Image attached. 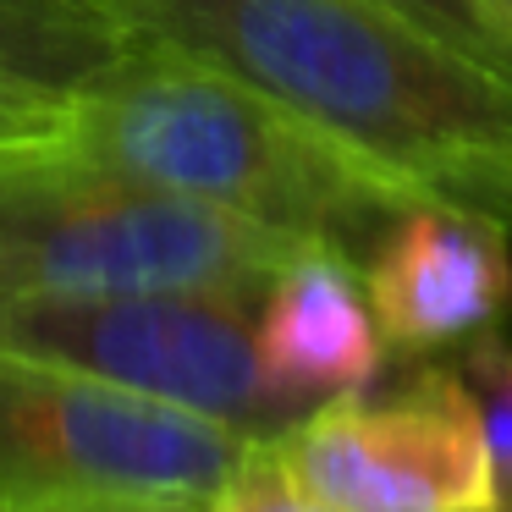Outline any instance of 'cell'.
I'll return each mask as SVG.
<instances>
[{"mask_svg": "<svg viewBox=\"0 0 512 512\" xmlns=\"http://www.w3.org/2000/svg\"><path fill=\"white\" fill-rule=\"evenodd\" d=\"M56 138L149 188L364 259L424 193L248 78L138 28L67 94Z\"/></svg>", "mask_w": 512, "mask_h": 512, "instance_id": "cell-2", "label": "cell"}, {"mask_svg": "<svg viewBox=\"0 0 512 512\" xmlns=\"http://www.w3.org/2000/svg\"><path fill=\"white\" fill-rule=\"evenodd\" d=\"M133 34L122 0H0V94L67 100Z\"/></svg>", "mask_w": 512, "mask_h": 512, "instance_id": "cell-9", "label": "cell"}, {"mask_svg": "<svg viewBox=\"0 0 512 512\" xmlns=\"http://www.w3.org/2000/svg\"><path fill=\"white\" fill-rule=\"evenodd\" d=\"M133 28L276 94L424 199L512 226V78L380 0H122Z\"/></svg>", "mask_w": 512, "mask_h": 512, "instance_id": "cell-1", "label": "cell"}, {"mask_svg": "<svg viewBox=\"0 0 512 512\" xmlns=\"http://www.w3.org/2000/svg\"><path fill=\"white\" fill-rule=\"evenodd\" d=\"M270 446L336 512H501L490 435L457 364H419L380 397H336Z\"/></svg>", "mask_w": 512, "mask_h": 512, "instance_id": "cell-6", "label": "cell"}, {"mask_svg": "<svg viewBox=\"0 0 512 512\" xmlns=\"http://www.w3.org/2000/svg\"><path fill=\"white\" fill-rule=\"evenodd\" d=\"M259 375L298 413H314L336 397H358L386 369V336L369 309L364 270L342 248H303L254 309Z\"/></svg>", "mask_w": 512, "mask_h": 512, "instance_id": "cell-8", "label": "cell"}, {"mask_svg": "<svg viewBox=\"0 0 512 512\" xmlns=\"http://www.w3.org/2000/svg\"><path fill=\"white\" fill-rule=\"evenodd\" d=\"M67 100H39V94H0V144L17 138H50L61 127Z\"/></svg>", "mask_w": 512, "mask_h": 512, "instance_id": "cell-13", "label": "cell"}, {"mask_svg": "<svg viewBox=\"0 0 512 512\" xmlns=\"http://www.w3.org/2000/svg\"><path fill=\"white\" fill-rule=\"evenodd\" d=\"M259 441L0 347V512L210 507Z\"/></svg>", "mask_w": 512, "mask_h": 512, "instance_id": "cell-4", "label": "cell"}, {"mask_svg": "<svg viewBox=\"0 0 512 512\" xmlns=\"http://www.w3.org/2000/svg\"><path fill=\"white\" fill-rule=\"evenodd\" d=\"M391 12L424 23L430 34H441L446 45H457L463 56L496 67L501 78H512V28L490 12V0H380Z\"/></svg>", "mask_w": 512, "mask_h": 512, "instance_id": "cell-10", "label": "cell"}, {"mask_svg": "<svg viewBox=\"0 0 512 512\" xmlns=\"http://www.w3.org/2000/svg\"><path fill=\"white\" fill-rule=\"evenodd\" d=\"M457 369L474 386L479 419H485V435H490V457H496L501 490H507L512 485V342L501 331L485 336V342L463 347Z\"/></svg>", "mask_w": 512, "mask_h": 512, "instance_id": "cell-11", "label": "cell"}, {"mask_svg": "<svg viewBox=\"0 0 512 512\" xmlns=\"http://www.w3.org/2000/svg\"><path fill=\"white\" fill-rule=\"evenodd\" d=\"M501 512H512V485H507V490H501Z\"/></svg>", "mask_w": 512, "mask_h": 512, "instance_id": "cell-16", "label": "cell"}, {"mask_svg": "<svg viewBox=\"0 0 512 512\" xmlns=\"http://www.w3.org/2000/svg\"><path fill=\"white\" fill-rule=\"evenodd\" d=\"M490 12H496V17H501V23H507V28H512V0H490Z\"/></svg>", "mask_w": 512, "mask_h": 512, "instance_id": "cell-15", "label": "cell"}, {"mask_svg": "<svg viewBox=\"0 0 512 512\" xmlns=\"http://www.w3.org/2000/svg\"><path fill=\"white\" fill-rule=\"evenodd\" d=\"M254 309L259 298L248 292H94L0 303V347L204 413L248 441H281L303 413L259 375Z\"/></svg>", "mask_w": 512, "mask_h": 512, "instance_id": "cell-5", "label": "cell"}, {"mask_svg": "<svg viewBox=\"0 0 512 512\" xmlns=\"http://www.w3.org/2000/svg\"><path fill=\"white\" fill-rule=\"evenodd\" d=\"M386 353L430 364L485 342L512 314V226L452 199H419L358 259Z\"/></svg>", "mask_w": 512, "mask_h": 512, "instance_id": "cell-7", "label": "cell"}, {"mask_svg": "<svg viewBox=\"0 0 512 512\" xmlns=\"http://www.w3.org/2000/svg\"><path fill=\"white\" fill-rule=\"evenodd\" d=\"M204 512H336V507L320 501L314 490H303L298 479L287 474V463L276 457V446L259 441L254 452H248V463L210 496Z\"/></svg>", "mask_w": 512, "mask_h": 512, "instance_id": "cell-12", "label": "cell"}, {"mask_svg": "<svg viewBox=\"0 0 512 512\" xmlns=\"http://www.w3.org/2000/svg\"><path fill=\"white\" fill-rule=\"evenodd\" d=\"M303 237L149 188L67 138L0 144V303L94 292H259Z\"/></svg>", "mask_w": 512, "mask_h": 512, "instance_id": "cell-3", "label": "cell"}, {"mask_svg": "<svg viewBox=\"0 0 512 512\" xmlns=\"http://www.w3.org/2000/svg\"><path fill=\"white\" fill-rule=\"evenodd\" d=\"M78 512H204V507H78Z\"/></svg>", "mask_w": 512, "mask_h": 512, "instance_id": "cell-14", "label": "cell"}]
</instances>
